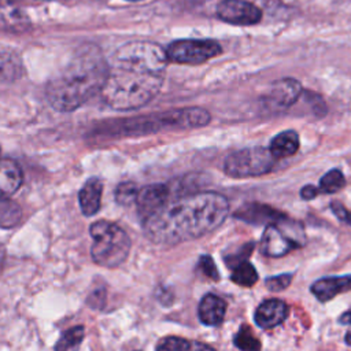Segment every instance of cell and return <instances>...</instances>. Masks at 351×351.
Listing matches in <instances>:
<instances>
[{
    "label": "cell",
    "instance_id": "1",
    "mask_svg": "<svg viewBox=\"0 0 351 351\" xmlns=\"http://www.w3.org/2000/svg\"><path fill=\"white\" fill-rule=\"evenodd\" d=\"M169 59L149 41H130L117 49L108 63L101 97L118 111L136 110L151 101L162 88Z\"/></svg>",
    "mask_w": 351,
    "mask_h": 351
},
{
    "label": "cell",
    "instance_id": "2",
    "mask_svg": "<svg viewBox=\"0 0 351 351\" xmlns=\"http://www.w3.org/2000/svg\"><path fill=\"white\" fill-rule=\"evenodd\" d=\"M229 211L225 196L200 192L167 202L158 213L143 221L145 234L159 244H177L197 239L217 229Z\"/></svg>",
    "mask_w": 351,
    "mask_h": 351
},
{
    "label": "cell",
    "instance_id": "3",
    "mask_svg": "<svg viewBox=\"0 0 351 351\" xmlns=\"http://www.w3.org/2000/svg\"><path fill=\"white\" fill-rule=\"evenodd\" d=\"M107 74L108 62L101 51L86 44L78 48L66 67L48 82L47 100L56 111H74L101 92Z\"/></svg>",
    "mask_w": 351,
    "mask_h": 351
},
{
    "label": "cell",
    "instance_id": "4",
    "mask_svg": "<svg viewBox=\"0 0 351 351\" xmlns=\"http://www.w3.org/2000/svg\"><path fill=\"white\" fill-rule=\"evenodd\" d=\"M93 244L90 248L92 259L104 267L119 266L129 254L130 239L117 223L97 221L90 226Z\"/></svg>",
    "mask_w": 351,
    "mask_h": 351
},
{
    "label": "cell",
    "instance_id": "5",
    "mask_svg": "<svg viewBox=\"0 0 351 351\" xmlns=\"http://www.w3.org/2000/svg\"><path fill=\"white\" fill-rule=\"evenodd\" d=\"M274 156L263 147L243 148L232 152L223 162V171L233 178H248L266 174L274 166Z\"/></svg>",
    "mask_w": 351,
    "mask_h": 351
},
{
    "label": "cell",
    "instance_id": "6",
    "mask_svg": "<svg viewBox=\"0 0 351 351\" xmlns=\"http://www.w3.org/2000/svg\"><path fill=\"white\" fill-rule=\"evenodd\" d=\"M303 243V228L287 218L266 226L259 250L263 255L277 258L298 248Z\"/></svg>",
    "mask_w": 351,
    "mask_h": 351
},
{
    "label": "cell",
    "instance_id": "7",
    "mask_svg": "<svg viewBox=\"0 0 351 351\" xmlns=\"http://www.w3.org/2000/svg\"><path fill=\"white\" fill-rule=\"evenodd\" d=\"M222 52L221 45L214 40H177L166 49L167 59L174 63L197 64Z\"/></svg>",
    "mask_w": 351,
    "mask_h": 351
},
{
    "label": "cell",
    "instance_id": "8",
    "mask_svg": "<svg viewBox=\"0 0 351 351\" xmlns=\"http://www.w3.org/2000/svg\"><path fill=\"white\" fill-rule=\"evenodd\" d=\"M218 16L232 25L250 26L261 21V10L245 0H222L217 7Z\"/></svg>",
    "mask_w": 351,
    "mask_h": 351
},
{
    "label": "cell",
    "instance_id": "9",
    "mask_svg": "<svg viewBox=\"0 0 351 351\" xmlns=\"http://www.w3.org/2000/svg\"><path fill=\"white\" fill-rule=\"evenodd\" d=\"M169 202V189L163 184L147 185L137 192L136 204L143 221L158 213Z\"/></svg>",
    "mask_w": 351,
    "mask_h": 351
},
{
    "label": "cell",
    "instance_id": "10",
    "mask_svg": "<svg viewBox=\"0 0 351 351\" xmlns=\"http://www.w3.org/2000/svg\"><path fill=\"white\" fill-rule=\"evenodd\" d=\"M300 93L302 86L299 81L293 78H284L271 85L269 90V101L278 108H287L299 99Z\"/></svg>",
    "mask_w": 351,
    "mask_h": 351
},
{
    "label": "cell",
    "instance_id": "11",
    "mask_svg": "<svg viewBox=\"0 0 351 351\" xmlns=\"http://www.w3.org/2000/svg\"><path fill=\"white\" fill-rule=\"evenodd\" d=\"M288 314V307L282 300L269 299L262 302L255 311V321L263 329L280 325Z\"/></svg>",
    "mask_w": 351,
    "mask_h": 351
},
{
    "label": "cell",
    "instance_id": "12",
    "mask_svg": "<svg viewBox=\"0 0 351 351\" xmlns=\"http://www.w3.org/2000/svg\"><path fill=\"white\" fill-rule=\"evenodd\" d=\"M22 184V171L11 159H0V200L10 199Z\"/></svg>",
    "mask_w": 351,
    "mask_h": 351
},
{
    "label": "cell",
    "instance_id": "13",
    "mask_svg": "<svg viewBox=\"0 0 351 351\" xmlns=\"http://www.w3.org/2000/svg\"><path fill=\"white\" fill-rule=\"evenodd\" d=\"M351 291V274L340 277H328L315 281L311 285V292L321 300L326 302L333 299L341 292Z\"/></svg>",
    "mask_w": 351,
    "mask_h": 351
},
{
    "label": "cell",
    "instance_id": "14",
    "mask_svg": "<svg viewBox=\"0 0 351 351\" xmlns=\"http://www.w3.org/2000/svg\"><path fill=\"white\" fill-rule=\"evenodd\" d=\"M101 192H103V184L97 178H89L84 184V186L80 189V193H78V202L84 215L90 217L99 211L100 202H101Z\"/></svg>",
    "mask_w": 351,
    "mask_h": 351
},
{
    "label": "cell",
    "instance_id": "15",
    "mask_svg": "<svg viewBox=\"0 0 351 351\" xmlns=\"http://www.w3.org/2000/svg\"><path fill=\"white\" fill-rule=\"evenodd\" d=\"M226 311L225 302L217 295H206L199 304V318L208 326H217L223 321Z\"/></svg>",
    "mask_w": 351,
    "mask_h": 351
},
{
    "label": "cell",
    "instance_id": "16",
    "mask_svg": "<svg viewBox=\"0 0 351 351\" xmlns=\"http://www.w3.org/2000/svg\"><path fill=\"white\" fill-rule=\"evenodd\" d=\"M239 218L252 223H276L282 218V214L273 210L271 207L262 206V204H250L240 208L236 214Z\"/></svg>",
    "mask_w": 351,
    "mask_h": 351
},
{
    "label": "cell",
    "instance_id": "17",
    "mask_svg": "<svg viewBox=\"0 0 351 351\" xmlns=\"http://www.w3.org/2000/svg\"><path fill=\"white\" fill-rule=\"evenodd\" d=\"M270 152L274 159H282L293 155L299 149V136L293 130L278 133L270 143Z\"/></svg>",
    "mask_w": 351,
    "mask_h": 351
},
{
    "label": "cell",
    "instance_id": "18",
    "mask_svg": "<svg viewBox=\"0 0 351 351\" xmlns=\"http://www.w3.org/2000/svg\"><path fill=\"white\" fill-rule=\"evenodd\" d=\"M84 333V326H73L64 330L55 344V351H78Z\"/></svg>",
    "mask_w": 351,
    "mask_h": 351
},
{
    "label": "cell",
    "instance_id": "19",
    "mask_svg": "<svg viewBox=\"0 0 351 351\" xmlns=\"http://www.w3.org/2000/svg\"><path fill=\"white\" fill-rule=\"evenodd\" d=\"M22 218L21 207L11 199L0 200V228L10 229L19 223Z\"/></svg>",
    "mask_w": 351,
    "mask_h": 351
},
{
    "label": "cell",
    "instance_id": "20",
    "mask_svg": "<svg viewBox=\"0 0 351 351\" xmlns=\"http://www.w3.org/2000/svg\"><path fill=\"white\" fill-rule=\"evenodd\" d=\"M22 64L14 53L0 52V80L12 81L21 77Z\"/></svg>",
    "mask_w": 351,
    "mask_h": 351
},
{
    "label": "cell",
    "instance_id": "21",
    "mask_svg": "<svg viewBox=\"0 0 351 351\" xmlns=\"http://www.w3.org/2000/svg\"><path fill=\"white\" fill-rule=\"evenodd\" d=\"M230 278L233 282H236L241 287H251L256 282L258 273L250 262L243 261L234 266V270H233Z\"/></svg>",
    "mask_w": 351,
    "mask_h": 351
},
{
    "label": "cell",
    "instance_id": "22",
    "mask_svg": "<svg viewBox=\"0 0 351 351\" xmlns=\"http://www.w3.org/2000/svg\"><path fill=\"white\" fill-rule=\"evenodd\" d=\"M346 185V178L343 173L337 169L329 170L319 181V189L325 193H335Z\"/></svg>",
    "mask_w": 351,
    "mask_h": 351
},
{
    "label": "cell",
    "instance_id": "23",
    "mask_svg": "<svg viewBox=\"0 0 351 351\" xmlns=\"http://www.w3.org/2000/svg\"><path fill=\"white\" fill-rule=\"evenodd\" d=\"M234 344L241 351H259L261 350V341L256 339L251 330L250 326L243 325L234 339Z\"/></svg>",
    "mask_w": 351,
    "mask_h": 351
},
{
    "label": "cell",
    "instance_id": "24",
    "mask_svg": "<svg viewBox=\"0 0 351 351\" xmlns=\"http://www.w3.org/2000/svg\"><path fill=\"white\" fill-rule=\"evenodd\" d=\"M137 192H138V189L133 182H122L118 185V188L115 191L117 202L121 204H130V203L136 202Z\"/></svg>",
    "mask_w": 351,
    "mask_h": 351
},
{
    "label": "cell",
    "instance_id": "25",
    "mask_svg": "<svg viewBox=\"0 0 351 351\" xmlns=\"http://www.w3.org/2000/svg\"><path fill=\"white\" fill-rule=\"evenodd\" d=\"M188 344V340L177 337V336H169L163 337L156 344V351H185V347Z\"/></svg>",
    "mask_w": 351,
    "mask_h": 351
},
{
    "label": "cell",
    "instance_id": "26",
    "mask_svg": "<svg viewBox=\"0 0 351 351\" xmlns=\"http://www.w3.org/2000/svg\"><path fill=\"white\" fill-rule=\"evenodd\" d=\"M292 281V276L285 273V274H278V276H274V277H270L266 280V287L273 291V292H278V291H282L285 289L289 282Z\"/></svg>",
    "mask_w": 351,
    "mask_h": 351
},
{
    "label": "cell",
    "instance_id": "27",
    "mask_svg": "<svg viewBox=\"0 0 351 351\" xmlns=\"http://www.w3.org/2000/svg\"><path fill=\"white\" fill-rule=\"evenodd\" d=\"M199 267L202 269V271L206 276H208L211 278H218V270L210 256H202L199 261Z\"/></svg>",
    "mask_w": 351,
    "mask_h": 351
},
{
    "label": "cell",
    "instance_id": "28",
    "mask_svg": "<svg viewBox=\"0 0 351 351\" xmlns=\"http://www.w3.org/2000/svg\"><path fill=\"white\" fill-rule=\"evenodd\" d=\"M330 207H332L333 213L336 214V217H337L340 221H343V222H346L347 225L351 226V213H350L343 204H340L339 202H333V203L330 204Z\"/></svg>",
    "mask_w": 351,
    "mask_h": 351
},
{
    "label": "cell",
    "instance_id": "29",
    "mask_svg": "<svg viewBox=\"0 0 351 351\" xmlns=\"http://www.w3.org/2000/svg\"><path fill=\"white\" fill-rule=\"evenodd\" d=\"M185 351H215V350L200 341H188Z\"/></svg>",
    "mask_w": 351,
    "mask_h": 351
},
{
    "label": "cell",
    "instance_id": "30",
    "mask_svg": "<svg viewBox=\"0 0 351 351\" xmlns=\"http://www.w3.org/2000/svg\"><path fill=\"white\" fill-rule=\"evenodd\" d=\"M317 193H318V189H317L315 186H313V185H306V186L302 188V191H300L302 197H303V199H307V200L315 197Z\"/></svg>",
    "mask_w": 351,
    "mask_h": 351
},
{
    "label": "cell",
    "instance_id": "31",
    "mask_svg": "<svg viewBox=\"0 0 351 351\" xmlns=\"http://www.w3.org/2000/svg\"><path fill=\"white\" fill-rule=\"evenodd\" d=\"M340 322H341V324H351V311H350V313H346L344 315H341Z\"/></svg>",
    "mask_w": 351,
    "mask_h": 351
},
{
    "label": "cell",
    "instance_id": "32",
    "mask_svg": "<svg viewBox=\"0 0 351 351\" xmlns=\"http://www.w3.org/2000/svg\"><path fill=\"white\" fill-rule=\"evenodd\" d=\"M350 325V329H348V332L346 333V343L351 347V324H348Z\"/></svg>",
    "mask_w": 351,
    "mask_h": 351
},
{
    "label": "cell",
    "instance_id": "33",
    "mask_svg": "<svg viewBox=\"0 0 351 351\" xmlns=\"http://www.w3.org/2000/svg\"><path fill=\"white\" fill-rule=\"evenodd\" d=\"M44 1H66V0H44Z\"/></svg>",
    "mask_w": 351,
    "mask_h": 351
},
{
    "label": "cell",
    "instance_id": "34",
    "mask_svg": "<svg viewBox=\"0 0 351 351\" xmlns=\"http://www.w3.org/2000/svg\"><path fill=\"white\" fill-rule=\"evenodd\" d=\"M129 1H138V0H129Z\"/></svg>",
    "mask_w": 351,
    "mask_h": 351
}]
</instances>
